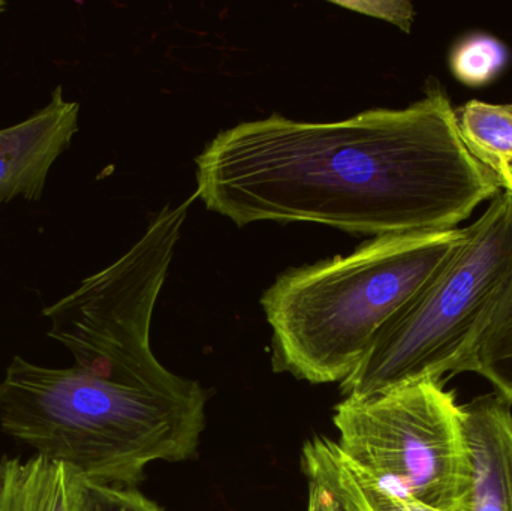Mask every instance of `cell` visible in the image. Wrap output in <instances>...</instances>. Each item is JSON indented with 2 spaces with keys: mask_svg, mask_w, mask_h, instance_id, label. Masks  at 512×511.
<instances>
[{
  "mask_svg": "<svg viewBox=\"0 0 512 511\" xmlns=\"http://www.w3.org/2000/svg\"><path fill=\"white\" fill-rule=\"evenodd\" d=\"M195 164V195L237 227L315 222L373 237L439 233L504 191L466 146L439 83L408 107L336 122L273 114L239 123Z\"/></svg>",
  "mask_w": 512,
  "mask_h": 511,
  "instance_id": "1",
  "label": "cell"
},
{
  "mask_svg": "<svg viewBox=\"0 0 512 511\" xmlns=\"http://www.w3.org/2000/svg\"><path fill=\"white\" fill-rule=\"evenodd\" d=\"M207 393L123 386L77 366L15 356L0 381V429L89 483L132 488L153 462L197 455Z\"/></svg>",
  "mask_w": 512,
  "mask_h": 511,
  "instance_id": "2",
  "label": "cell"
},
{
  "mask_svg": "<svg viewBox=\"0 0 512 511\" xmlns=\"http://www.w3.org/2000/svg\"><path fill=\"white\" fill-rule=\"evenodd\" d=\"M466 228L391 234L352 254L289 269L261 297L273 369L312 384L342 383L382 327L459 254Z\"/></svg>",
  "mask_w": 512,
  "mask_h": 511,
  "instance_id": "3",
  "label": "cell"
},
{
  "mask_svg": "<svg viewBox=\"0 0 512 511\" xmlns=\"http://www.w3.org/2000/svg\"><path fill=\"white\" fill-rule=\"evenodd\" d=\"M444 272L376 335L340 383L343 398H366L411 381L462 374L490 309L512 275V192L490 201Z\"/></svg>",
  "mask_w": 512,
  "mask_h": 511,
  "instance_id": "4",
  "label": "cell"
},
{
  "mask_svg": "<svg viewBox=\"0 0 512 511\" xmlns=\"http://www.w3.org/2000/svg\"><path fill=\"white\" fill-rule=\"evenodd\" d=\"M343 464L379 491L439 511H468L471 453L462 405L420 380L334 407Z\"/></svg>",
  "mask_w": 512,
  "mask_h": 511,
  "instance_id": "5",
  "label": "cell"
},
{
  "mask_svg": "<svg viewBox=\"0 0 512 511\" xmlns=\"http://www.w3.org/2000/svg\"><path fill=\"white\" fill-rule=\"evenodd\" d=\"M195 198L165 206L125 255L42 312L50 320L48 338L62 344L81 371L147 389L183 390L194 383L156 359L150 326Z\"/></svg>",
  "mask_w": 512,
  "mask_h": 511,
  "instance_id": "6",
  "label": "cell"
},
{
  "mask_svg": "<svg viewBox=\"0 0 512 511\" xmlns=\"http://www.w3.org/2000/svg\"><path fill=\"white\" fill-rule=\"evenodd\" d=\"M80 104L57 86L50 101L23 122L0 129V204L21 197L36 201L54 162L78 132Z\"/></svg>",
  "mask_w": 512,
  "mask_h": 511,
  "instance_id": "7",
  "label": "cell"
},
{
  "mask_svg": "<svg viewBox=\"0 0 512 511\" xmlns=\"http://www.w3.org/2000/svg\"><path fill=\"white\" fill-rule=\"evenodd\" d=\"M471 453L469 511H512V411L496 395L462 405Z\"/></svg>",
  "mask_w": 512,
  "mask_h": 511,
  "instance_id": "8",
  "label": "cell"
},
{
  "mask_svg": "<svg viewBox=\"0 0 512 511\" xmlns=\"http://www.w3.org/2000/svg\"><path fill=\"white\" fill-rule=\"evenodd\" d=\"M84 480L35 455L0 459V511H80Z\"/></svg>",
  "mask_w": 512,
  "mask_h": 511,
  "instance_id": "9",
  "label": "cell"
},
{
  "mask_svg": "<svg viewBox=\"0 0 512 511\" xmlns=\"http://www.w3.org/2000/svg\"><path fill=\"white\" fill-rule=\"evenodd\" d=\"M462 372L486 378L495 395L512 405V275L478 332Z\"/></svg>",
  "mask_w": 512,
  "mask_h": 511,
  "instance_id": "10",
  "label": "cell"
},
{
  "mask_svg": "<svg viewBox=\"0 0 512 511\" xmlns=\"http://www.w3.org/2000/svg\"><path fill=\"white\" fill-rule=\"evenodd\" d=\"M456 111L466 146L504 182L512 170V102L474 99Z\"/></svg>",
  "mask_w": 512,
  "mask_h": 511,
  "instance_id": "11",
  "label": "cell"
},
{
  "mask_svg": "<svg viewBox=\"0 0 512 511\" xmlns=\"http://www.w3.org/2000/svg\"><path fill=\"white\" fill-rule=\"evenodd\" d=\"M80 511H164L134 488L95 485L84 480Z\"/></svg>",
  "mask_w": 512,
  "mask_h": 511,
  "instance_id": "12",
  "label": "cell"
},
{
  "mask_svg": "<svg viewBox=\"0 0 512 511\" xmlns=\"http://www.w3.org/2000/svg\"><path fill=\"white\" fill-rule=\"evenodd\" d=\"M501 47L487 39H477L472 44L465 45L457 54L454 69L462 80L469 83H481L492 75L501 65Z\"/></svg>",
  "mask_w": 512,
  "mask_h": 511,
  "instance_id": "13",
  "label": "cell"
},
{
  "mask_svg": "<svg viewBox=\"0 0 512 511\" xmlns=\"http://www.w3.org/2000/svg\"><path fill=\"white\" fill-rule=\"evenodd\" d=\"M334 5L351 9L358 14L370 15L379 20L388 21L409 33L415 20V8L406 0H355V2H333Z\"/></svg>",
  "mask_w": 512,
  "mask_h": 511,
  "instance_id": "14",
  "label": "cell"
},
{
  "mask_svg": "<svg viewBox=\"0 0 512 511\" xmlns=\"http://www.w3.org/2000/svg\"><path fill=\"white\" fill-rule=\"evenodd\" d=\"M309 480V504L307 511H346L345 501L327 483L313 477Z\"/></svg>",
  "mask_w": 512,
  "mask_h": 511,
  "instance_id": "15",
  "label": "cell"
},
{
  "mask_svg": "<svg viewBox=\"0 0 512 511\" xmlns=\"http://www.w3.org/2000/svg\"><path fill=\"white\" fill-rule=\"evenodd\" d=\"M306 477H313V479H319V477L316 476H306ZM322 480V479H319ZM322 482H325V480H322ZM327 483L328 486H331V488L334 489V491L337 492V494L340 495V497L343 498V501H345L346 511H366L363 509V507L360 506V504L357 503V501L352 500V498H349L348 495L343 494L342 491H339V489L334 488L333 485H330V483Z\"/></svg>",
  "mask_w": 512,
  "mask_h": 511,
  "instance_id": "16",
  "label": "cell"
},
{
  "mask_svg": "<svg viewBox=\"0 0 512 511\" xmlns=\"http://www.w3.org/2000/svg\"><path fill=\"white\" fill-rule=\"evenodd\" d=\"M502 186H504V189H507V191L512 192V170L510 176L502 182Z\"/></svg>",
  "mask_w": 512,
  "mask_h": 511,
  "instance_id": "17",
  "label": "cell"
},
{
  "mask_svg": "<svg viewBox=\"0 0 512 511\" xmlns=\"http://www.w3.org/2000/svg\"><path fill=\"white\" fill-rule=\"evenodd\" d=\"M6 8H8V3L3 2V0H0V12L5 11Z\"/></svg>",
  "mask_w": 512,
  "mask_h": 511,
  "instance_id": "18",
  "label": "cell"
}]
</instances>
